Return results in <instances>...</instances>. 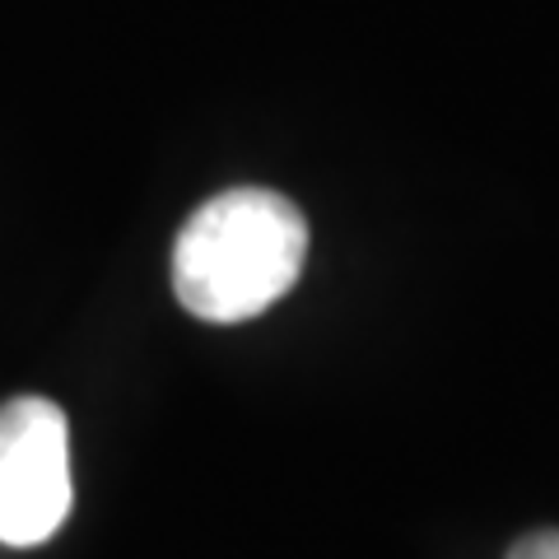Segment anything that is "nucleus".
Instances as JSON below:
<instances>
[{
	"label": "nucleus",
	"instance_id": "obj_1",
	"mask_svg": "<svg viewBox=\"0 0 559 559\" xmlns=\"http://www.w3.org/2000/svg\"><path fill=\"white\" fill-rule=\"evenodd\" d=\"M304 261V210L266 187H234L182 224L173 294L201 322H248L299 285Z\"/></svg>",
	"mask_w": 559,
	"mask_h": 559
},
{
	"label": "nucleus",
	"instance_id": "obj_2",
	"mask_svg": "<svg viewBox=\"0 0 559 559\" xmlns=\"http://www.w3.org/2000/svg\"><path fill=\"white\" fill-rule=\"evenodd\" d=\"M70 425L47 396L0 406V546H43L70 513Z\"/></svg>",
	"mask_w": 559,
	"mask_h": 559
},
{
	"label": "nucleus",
	"instance_id": "obj_3",
	"mask_svg": "<svg viewBox=\"0 0 559 559\" xmlns=\"http://www.w3.org/2000/svg\"><path fill=\"white\" fill-rule=\"evenodd\" d=\"M509 559H559V532L555 527H540V532H527L509 550Z\"/></svg>",
	"mask_w": 559,
	"mask_h": 559
}]
</instances>
